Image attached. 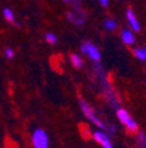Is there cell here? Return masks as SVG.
<instances>
[{
    "label": "cell",
    "instance_id": "6da1fadb",
    "mask_svg": "<svg viewBox=\"0 0 146 148\" xmlns=\"http://www.w3.org/2000/svg\"><path fill=\"white\" fill-rule=\"evenodd\" d=\"M79 106H80V108H82V112L84 114V116L87 118L90 122H92V123H94L95 126L97 127V128L107 130L108 124H105L104 122H101L100 118L97 116L96 112H95V108H92L91 106H90L88 103H87V102H86L83 98H79Z\"/></svg>",
    "mask_w": 146,
    "mask_h": 148
},
{
    "label": "cell",
    "instance_id": "7a4b0ae2",
    "mask_svg": "<svg viewBox=\"0 0 146 148\" xmlns=\"http://www.w3.org/2000/svg\"><path fill=\"white\" fill-rule=\"evenodd\" d=\"M32 145L33 148H49L50 143H49V135L43 128H36L32 132L31 136Z\"/></svg>",
    "mask_w": 146,
    "mask_h": 148
},
{
    "label": "cell",
    "instance_id": "3957f363",
    "mask_svg": "<svg viewBox=\"0 0 146 148\" xmlns=\"http://www.w3.org/2000/svg\"><path fill=\"white\" fill-rule=\"evenodd\" d=\"M80 52L83 54L88 56V58L91 60L92 62H100L101 60V53H100V49L95 45L94 42L91 41H84L80 46Z\"/></svg>",
    "mask_w": 146,
    "mask_h": 148
},
{
    "label": "cell",
    "instance_id": "277c9868",
    "mask_svg": "<svg viewBox=\"0 0 146 148\" xmlns=\"http://www.w3.org/2000/svg\"><path fill=\"white\" fill-rule=\"evenodd\" d=\"M92 138L95 139V142L101 145V148H113L109 135L105 131H103V130H100V128L95 130L94 132H92Z\"/></svg>",
    "mask_w": 146,
    "mask_h": 148
},
{
    "label": "cell",
    "instance_id": "5b68a950",
    "mask_svg": "<svg viewBox=\"0 0 146 148\" xmlns=\"http://www.w3.org/2000/svg\"><path fill=\"white\" fill-rule=\"evenodd\" d=\"M126 21H128V24H129V27H130L132 31H134V32H140L141 31L140 21H138L136 13L133 12V9H130V8L126 9Z\"/></svg>",
    "mask_w": 146,
    "mask_h": 148
},
{
    "label": "cell",
    "instance_id": "8992f818",
    "mask_svg": "<svg viewBox=\"0 0 146 148\" xmlns=\"http://www.w3.org/2000/svg\"><path fill=\"white\" fill-rule=\"evenodd\" d=\"M121 40L125 45H133L136 42V37L130 29H122L121 31Z\"/></svg>",
    "mask_w": 146,
    "mask_h": 148
},
{
    "label": "cell",
    "instance_id": "52a82bcc",
    "mask_svg": "<svg viewBox=\"0 0 146 148\" xmlns=\"http://www.w3.org/2000/svg\"><path fill=\"white\" fill-rule=\"evenodd\" d=\"M67 18L75 25H82L83 23H84V16H83L82 13H78L76 11L67 13Z\"/></svg>",
    "mask_w": 146,
    "mask_h": 148
},
{
    "label": "cell",
    "instance_id": "ba28073f",
    "mask_svg": "<svg viewBox=\"0 0 146 148\" xmlns=\"http://www.w3.org/2000/svg\"><path fill=\"white\" fill-rule=\"evenodd\" d=\"M116 114H117V119L120 120V122H121L122 124H126V122H128L129 119H130V114H129L128 111L125 110V108H122V107H120V108H117V112H116Z\"/></svg>",
    "mask_w": 146,
    "mask_h": 148
},
{
    "label": "cell",
    "instance_id": "9c48e42d",
    "mask_svg": "<svg viewBox=\"0 0 146 148\" xmlns=\"http://www.w3.org/2000/svg\"><path fill=\"white\" fill-rule=\"evenodd\" d=\"M70 61H71V64H73L74 68H76V69L83 68V65H84L83 58L80 57L79 54H75V53H73V54L70 56Z\"/></svg>",
    "mask_w": 146,
    "mask_h": 148
},
{
    "label": "cell",
    "instance_id": "30bf717a",
    "mask_svg": "<svg viewBox=\"0 0 146 148\" xmlns=\"http://www.w3.org/2000/svg\"><path fill=\"white\" fill-rule=\"evenodd\" d=\"M125 127H126V130H128L129 132H132V134H136L138 131V123L133 119V118H130V119L126 122Z\"/></svg>",
    "mask_w": 146,
    "mask_h": 148
},
{
    "label": "cell",
    "instance_id": "8fae6325",
    "mask_svg": "<svg viewBox=\"0 0 146 148\" xmlns=\"http://www.w3.org/2000/svg\"><path fill=\"white\" fill-rule=\"evenodd\" d=\"M104 28H105L107 31H115L116 28H117V21H116L115 18H107L105 21H104Z\"/></svg>",
    "mask_w": 146,
    "mask_h": 148
},
{
    "label": "cell",
    "instance_id": "7c38bea8",
    "mask_svg": "<svg viewBox=\"0 0 146 148\" xmlns=\"http://www.w3.org/2000/svg\"><path fill=\"white\" fill-rule=\"evenodd\" d=\"M3 16H4V18H5L7 21L15 23V13H13V11L11 8H4L3 9Z\"/></svg>",
    "mask_w": 146,
    "mask_h": 148
},
{
    "label": "cell",
    "instance_id": "4fadbf2b",
    "mask_svg": "<svg viewBox=\"0 0 146 148\" xmlns=\"http://www.w3.org/2000/svg\"><path fill=\"white\" fill-rule=\"evenodd\" d=\"M134 56H136L138 60L146 62V48H136V49H134Z\"/></svg>",
    "mask_w": 146,
    "mask_h": 148
},
{
    "label": "cell",
    "instance_id": "5bb4252c",
    "mask_svg": "<svg viewBox=\"0 0 146 148\" xmlns=\"http://www.w3.org/2000/svg\"><path fill=\"white\" fill-rule=\"evenodd\" d=\"M45 40L48 41L49 44L55 45V44H57V36H55L54 33H52V32H48V33L45 34Z\"/></svg>",
    "mask_w": 146,
    "mask_h": 148
},
{
    "label": "cell",
    "instance_id": "9a60e30c",
    "mask_svg": "<svg viewBox=\"0 0 146 148\" xmlns=\"http://www.w3.org/2000/svg\"><path fill=\"white\" fill-rule=\"evenodd\" d=\"M138 144L141 148H146V134L142 131L138 132Z\"/></svg>",
    "mask_w": 146,
    "mask_h": 148
},
{
    "label": "cell",
    "instance_id": "2e32d148",
    "mask_svg": "<svg viewBox=\"0 0 146 148\" xmlns=\"http://www.w3.org/2000/svg\"><path fill=\"white\" fill-rule=\"evenodd\" d=\"M67 4H73L75 7V9H80V0H63Z\"/></svg>",
    "mask_w": 146,
    "mask_h": 148
},
{
    "label": "cell",
    "instance_id": "e0dca14e",
    "mask_svg": "<svg viewBox=\"0 0 146 148\" xmlns=\"http://www.w3.org/2000/svg\"><path fill=\"white\" fill-rule=\"evenodd\" d=\"M4 56H5L7 58H13V56H15V52H13L12 48H7L5 50H4Z\"/></svg>",
    "mask_w": 146,
    "mask_h": 148
},
{
    "label": "cell",
    "instance_id": "ac0fdd59",
    "mask_svg": "<svg viewBox=\"0 0 146 148\" xmlns=\"http://www.w3.org/2000/svg\"><path fill=\"white\" fill-rule=\"evenodd\" d=\"M99 1H100V4L103 7H107L108 5V3H109V0H99Z\"/></svg>",
    "mask_w": 146,
    "mask_h": 148
}]
</instances>
